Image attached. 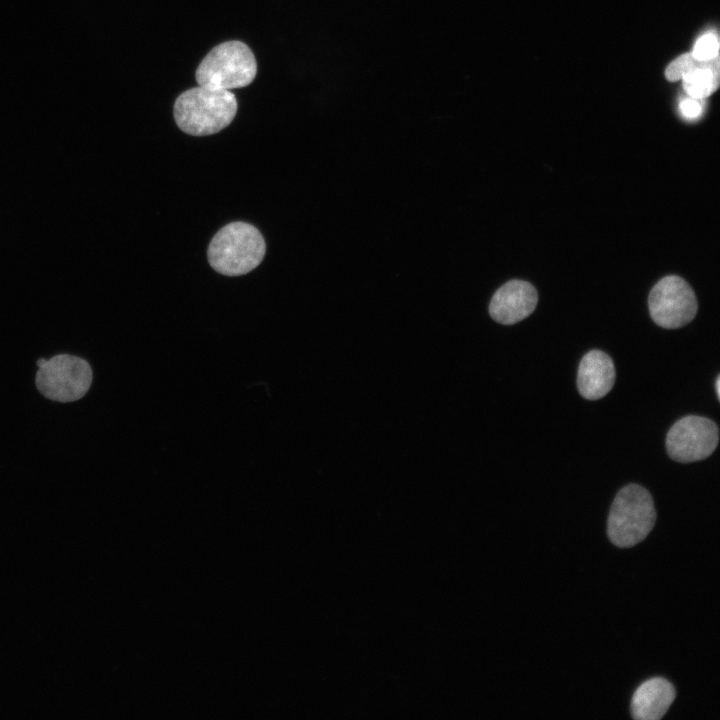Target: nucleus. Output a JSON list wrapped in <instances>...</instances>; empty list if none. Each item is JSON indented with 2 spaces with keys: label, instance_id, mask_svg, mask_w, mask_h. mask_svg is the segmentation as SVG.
Wrapping results in <instances>:
<instances>
[{
  "label": "nucleus",
  "instance_id": "f257e3e1",
  "mask_svg": "<svg viewBox=\"0 0 720 720\" xmlns=\"http://www.w3.org/2000/svg\"><path fill=\"white\" fill-rule=\"evenodd\" d=\"M237 112V100L230 90L198 86L178 96L174 118L178 127L193 136L215 134L227 127Z\"/></svg>",
  "mask_w": 720,
  "mask_h": 720
},
{
  "label": "nucleus",
  "instance_id": "f03ea898",
  "mask_svg": "<svg viewBox=\"0 0 720 720\" xmlns=\"http://www.w3.org/2000/svg\"><path fill=\"white\" fill-rule=\"evenodd\" d=\"M265 241L251 224L233 222L221 228L208 247V260L217 272L227 276L244 275L264 258Z\"/></svg>",
  "mask_w": 720,
  "mask_h": 720
},
{
  "label": "nucleus",
  "instance_id": "7ed1b4c3",
  "mask_svg": "<svg viewBox=\"0 0 720 720\" xmlns=\"http://www.w3.org/2000/svg\"><path fill=\"white\" fill-rule=\"evenodd\" d=\"M655 522L656 510L650 493L640 485L628 484L612 502L607 534L617 547L629 548L643 541Z\"/></svg>",
  "mask_w": 720,
  "mask_h": 720
},
{
  "label": "nucleus",
  "instance_id": "20e7f679",
  "mask_svg": "<svg viewBox=\"0 0 720 720\" xmlns=\"http://www.w3.org/2000/svg\"><path fill=\"white\" fill-rule=\"evenodd\" d=\"M257 64L251 49L233 40L214 47L196 70L199 86L230 90L249 85L255 78Z\"/></svg>",
  "mask_w": 720,
  "mask_h": 720
},
{
  "label": "nucleus",
  "instance_id": "39448f33",
  "mask_svg": "<svg viewBox=\"0 0 720 720\" xmlns=\"http://www.w3.org/2000/svg\"><path fill=\"white\" fill-rule=\"evenodd\" d=\"M36 386L46 398L58 402H72L82 398L92 383V369L80 357L59 354L39 367Z\"/></svg>",
  "mask_w": 720,
  "mask_h": 720
},
{
  "label": "nucleus",
  "instance_id": "423d86ee",
  "mask_svg": "<svg viewBox=\"0 0 720 720\" xmlns=\"http://www.w3.org/2000/svg\"><path fill=\"white\" fill-rule=\"evenodd\" d=\"M648 305L653 321L666 329H676L688 324L698 309L694 291L678 276L661 279L652 288Z\"/></svg>",
  "mask_w": 720,
  "mask_h": 720
},
{
  "label": "nucleus",
  "instance_id": "0eeeda50",
  "mask_svg": "<svg viewBox=\"0 0 720 720\" xmlns=\"http://www.w3.org/2000/svg\"><path fill=\"white\" fill-rule=\"evenodd\" d=\"M718 440V427L712 420L689 415L672 425L667 433L666 448L671 459L688 463L710 456Z\"/></svg>",
  "mask_w": 720,
  "mask_h": 720
},
{
  "label": "nucleus",
  "instance_id": "6e6552de",
  "mask_svg": "<svg viewBox=\"0 0 720 720\" xmlns=\"http://www.w3.org/2000/svg\"><path fill=\"white\" fill-rule=\"evenodd\" d=\"M537 291L533 285L522 280H511L502 285L493 295L490 316L504 325L515 324L528 317L536 308Z\"/></svg>",
  "mask_w": 720,
  "mask_h": 720
},
{
  "label": "nucleus",
  "instance_id": "1a4fd4ad",
  "mask_svg": "<svg viewBox=\"0 0 720 720\" xmlns=\"http://www.w3.org/2000/svg\"><path fill=\"white\" fill-rule=\"evenodd\" d=\"M615 382L612 359L600 350H591L580 361L577 387L582 397L597 400L604 397Z\"/></svg>",
  "mask_w": 720,
  "mask_h": 720
},
{
  "label": "nucleus",
  "instance_id": "9d476101",
  "mask_svg": "<svg viewBox=\"0 0 720 720\" xmlns=\"http://www.w3.org/2000/svg\"><path fill=\"white\" fill-rule=\"evenodd\" d=\"M675 699V689L666 679L656 677L643 682L631 700V715L636 720H659Z\"/></svg>",
  "mask_w": 720,
  "mask_h": 720
},
{
  "label": "nucleus",
  "instance_id": "9b49d317",
  "mask_svg": "<svg viewBox=\"0 0 720 720\" xmlns=\"http://www.w3.org/2000/svg\"><path fill=\"white\" fill-rule=\"evenodd\" d=\"M685 91L693 98L706 97L719 85V58L698 60L696 66L682 77Z\"/></svg>",
  "mask_w": 720,
  "mask_h": 720
},
{
  "label": "nucleus",
  "instance_id": "f8f14e48",
  "mask_svg": "<svg viewBox=\"0 0 720 720\" xmlns=\"http://www.w3.org/2000/svg\"><path fill=\"white\" fill-rule=\"evenodd\" d=\"M697 63L698 60L691 53L684 54L669 64L665 75L668 80L676 81L691 71Z\"/></svg>",
  "mask_w": 720,
  "mask_h": 720
},
{
  "label": "nucleus",
  "instance_id": "ddd939ff",
  "mask_svg": "<svg viewBox=\"0 0 720 720\" xmlns=\"http://www.w3.org/2000/svg\"><path fill=\"white\" fill-rule=\"evenodd\" d=\"M719 43L713 34L702 36L695 44L691 53L697 60H711L718 56Z\"/></svg>",
  "mask_w": 720,
  "mask_h": 720
},
{
  "label": "nucleus",
  "instance_id": "4468645a",
  "mask_svg": "<svg viewBox=\"0 0 720 720\" xmlns=\"http://www.w3.org/2000/svg\"><path fill=\"white\" fill-rule=\"evenodd\" d=\"M681 113L688 119H695L702 113V106L696 99H685L680 103Z\"/></svg>",
  "mask_w": 720,
  "mask_h": 720
},
{
  "label": "nucleus",
  "instance_id": "2eb2a0df",
  "mask_svg": "<svg viewBox=\"0 0 720 720\" xmlns=\"http://www.w3.org/2000/svg\"><path fill=\"white\" fill-rule=\"evenodd\" d=\"M715 386H716V393H717V396H718V398H719V397H720V389H719V386H720V378H719V376H718L717 379H716V385H715Z\"/></svg>",
  "mask_w": 720,
  "mask_h": 720
},
{
  "label": "nucleus",
  "instance_id": "dca6fc26",
  "mask_svg": "<svg viewBox=\"0 0 720 720\" xmlns=\"http://www.w3.org/2000/svg\"><path fill=\"white\" fill-rule=\"evenodd\" d=\"M46 361H47V360H46V359H43V358L39 359V360L37 361V366H38V368L41 367V366H43V365L46 363Z\"/></svg>",
  "mask_w": 720,
  "mask_h": 720
}]
</instances>
